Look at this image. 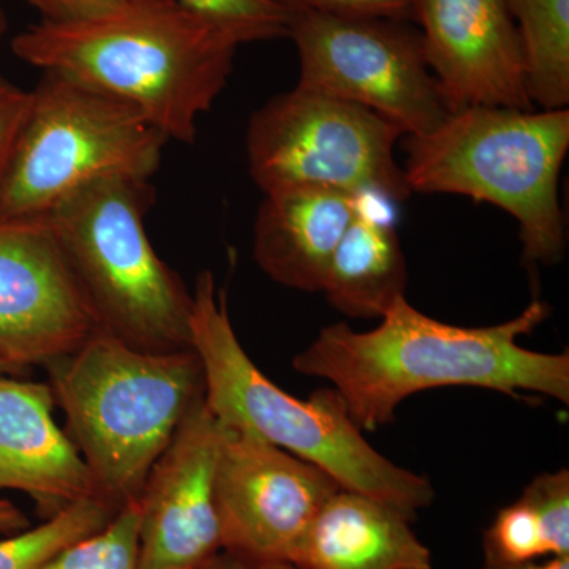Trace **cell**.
Segmentation results:
<instances>
[{"instance_id": "cell-16", "label": "cell", "mask_w": 569, "mask_h": 569, "mask_svg": "<svg viewBox=\"0 0 569 569\" xmlns=\"http://www.w3.org/2000/svg\"><path fill=\"white\" fill-rule=\"evenodd\" d=\"M299 569H432L410 520L373 498L339 489L296 546Z\"/></svg>"}, {"instance_id": "cell-25", "label": "cell", "mask_w": 569, "mask_h": 569, "mask_svg": "<svg viewBox=\"0 0 569 569\" xmlns=\"http://www.w3.org/2000/svg\"><path fill=\"white\" fill-rule=\"evenodd\" d=\"M31 100V91H24L0 74V183L20 141Z\"/></svg>"}, {"instance_id": "cell-8", "label": "cell", "mask_w": 569, "mask_h": 569, "mask_svg": "<svg viewBox=\"0 0 569 569\" xmlns=\"http://www.w3.org/2000/svg\"><path fill=\"white\" fill-rule=\"evenodd\" d=\"M403 134L397 123L362 104L296 86L250 118V176L263 193L328 187L399 203L411 194L395 159Z\"/></svg>"}, {"instance_id": "cell-4", "label": "cell", "mask_w": 569, "mask_h": 569, "mask_svg": "<svg viewBox=\"0 0 569 569\" xmlns=\"http://www.w3.org/2000/svg\"><path fill=\"white\" fill-rule=\"evenodd\" d=\"M47 367L97 498L118 512L140 498L153 463L204 396L200 358L192 348L140 350L99 328Z\"/></svg>"}, {"instance_id": "cell-2", "label": "cell", "mask_w": 569, "mask_h": 569, "mask_svg": "<svg viewBox=\"0 0 569 569\" xmlns=\"http://www.w3.org/2000/svg\"><path fill=\"white\" fill-rule=\"evenodd\" d=\"M238 47L176 0H129L70 24L40 21L11 41L21 61L133 104L186 144L227 86Z\"/></svg>"}, {"instance_id": "cell-15", "label": "cell", "mask_w": 569, "mask_h": 569, "mask_svg": "<svg viewBox=\"0 0 569 569\" xmlns=\"http://www.w3.org/2000/svg\"><path fill=\"white\" fill-rule=\"evenodd\" d=\"M362 198L312 186L264 193L254 220L258 266L284 287L317 293Z\"/></svg>"}, {"instance_id": "cell-19", "label": "cell", "mask_w": 569, "mask_h": 569, "mask_svg": "<svg viewBox=\"0 0 569 569\" xmlns=\"http://www.w3.org/2000/svg\"><path fill=\"white\" fill-rule=\"evenodd\" d=\"M114 515L99 498L74 501L36 529L0 539V569H40L71 542L104 529Z\"/></svg>"}, {"instance_id": "cell-30", "label": "cell", "mask_w": 569, "mask_h": 569, "mask_svg": "<svg viewBox=\"0 0 569 569\" xmlns=\"http://www.w3.org/2000/svg\"><path fill=\"white\" fill-rule=\"evenodd\" d=\"M7 28H9V21H7L6 9H3V2L0 0V39L6 36Z\"/></svg>"}, {"instance_id": "cell-32", "label": "cell", "mask_w": 569, "mask_h": 569, "mask_svg": "<svg viewBox=\"0 0 569 569\" xmlns=\"http://www.w3.org/2000/svg\"><path fill=\"white\" fill-rule=\"evenodd\" d=\"M263 569H299L293 567V565H276V567H268Z\"/></svg>"}, {"instance_id": "cell-11", "label": "cell", "mask_w": 569, "mask_h": 569, "mask_svg": "<svg viewBox=\"0 0 569 569\" xmlns=\"http://www.w3.org/2000/svg\"><path fill=\"white\" fill-rule=\"evenodd\" d=\"M99 328L47 217H0V361L48 366Z\"/></svg>"}, {"instance_id": "cell-5", "label": "cell", "mask_w": 569, "mask_h": 569, "mask_svg": "<svg viewBox=\"0 0 569 569\" xmlns=\"http://www.w3.org/2000/svg\"><path fill=\"white\" fill-rule=\"evenodd\" d=\"M569 149V111L500 107L455 111L433 132L406 141L411 193L467 194L496 204L520 227L523 260L556 264L567 236L559 178Z\"/></svg>"}, {"instance_id": "cell-29", "label": "cell", "mask_w": 569, "mask_h": 569, "mask_svg": "<svg viewBox=\"0 0 569 569\" xmlns=\"http://www.w3.org/2000/svg\"><path fill=\"white\" fill-rule=\"evenodd\" d=\"M482 569H569L568 557H552L548 561L537 563V561H527L518 565H486Z\"/></svg>"}, {"instance_id": "cell-13", "label": "cell", "mask_w": 569, "mask_h": 569, "mask_svg": "<svg viewBox=\"0 0 569 569\" xmlns=\"http://www.w3.org/2000/svg\"><path fill=\"white\" fill-rule=\"evenodd\" d=\"M427 66L451 112L531 111L518 29L505 0H417Z\"/></svg>"}, {"instance_id": "cell-6", "label": "cell", "mask_w": 569, "mask_h": 569, "mask_svg": "<svg viewBox=\"0 0 569 569\" xmlns=\"http://www.w3.org/2000/svg\"><path fill=\"white\" fill-rule=\"evenodd\" d=\"M153 200L149 179H103L70 194L47 220L103 329L140 350H186L192 293L149 241Z\"/></svg>"}, {"instance_id": "cell-10", "label": "cell", "mask_w": 569, "mask_h": 569, "mask_svg": "<svg viewBox=\"0 0 569 569\" xmlns=\"http://www.w3.org/2000/svg\"><path fill=\"white\" fill-rule=\"evenodd\" d=\"M339 489L313 463L224 429L216 470L220 545L253 569L291 565L296 546Z\"/></svg>"}, {"instance_id": "cell-26", "label": "cell", "mask_w": 569, "mask_h": 569, "mask_svg": "<svg viewBox=\"0 0 569 569\" xmlns=\"http://www.w3.org/2000/svg\"><path fill=\"white\" fill-rule=\"evenodd\" d=\"M39 11L41 21L50 24H70L102 17L129 0H24Z\"/></svg>"}, {"instance_id": "cell-18", "label": "cell", "mask_w": 569, "mask_h": 569, "mask_svg": "<svg viewBox=\"0 0 569 569\" xmlns=\"http://www.w3.org/2000/svg\"><path fill=\"white\" fill-rule=\"evenodd\" d=\"M515 21L531 103L545 111L569 103V0H505Z\"/></svg>"}, {"instance_id": "cell-7", "label": "cell", "mask_w": 569, "mask_h": 569, "mask_svg": "<svg viewBox=\"0 0 569 569\" xmlns=\"http://www.w3.org/2000/svg\"><path fill=\"white\" fill-rule=\"evenodd\" d=\"M6 178L0 217H47L70 194L111 178L149 179L167 137L133 104L43 71Z\"/></svg>"}, {"instance_id": "cell-17", "label": "cell", "mask_w": 569, "mask_h": 569, "mask_svg": "<svg viewBox=\"0 0 569 569\" xmlns=\"http://www.w3.org/2000/svg\"><path fill=\"white\" fill-rule=\"evenodd\" d=\"M362 198L350 227L329 261L321 293L351 318H381L406 298L407 264L388 216L370 211Z\"/></svg>"}, {"instance_id": "cell-1", "label": "cell", "mask_w": 569, "mask_h": 569, "mask_svg": "<svg viewBox=\"0 0 569 569\" xmlns=\"http://www.w3.org/2000/svg\"><path fill=\"white\" fill-rule=\"evenodd\" d=\"M550 316L542 301L519 317L488 328H460L425 316L400 298L373 331L346 323L326 326L295 370L331 381L359 429L377 430L395 419L407 397L440 387H477L503 395L538 392L569 403V356L527 350Z\"/></svg>"}, {"instance_id": "cell-3", "label": "cell", "mask_w": 569, "mask_h": 569, "mask_svg": "<svg viewBox=\"0 0 569 569\" xmlns=\"http://www.w3.org/2000/svg\"><path fill=\"white\" fill-rule=\"evenodd\" d=\"M190 348L200 358L204 403L224 429L250 433L326 471L340 488L417 518L436 490L429 479L370 447L337 389L299 400L272 383L239 343L227 296L209 271L198 276L190 312Z\"/></svg>"}, {"instance_id": "cell-28", "label": "cell", "mask_w": 569, "mask_h": 569, "mask_svg": "<svg viewBox=\"0 0 569 569\" xmlns=\"http://www.w3.org/2000/svg\"><path fill=\"white\" fill-rule=\"evenodd\" d=\"M193 569H253L249 567V565L244 563V561L236 559L234 556L228 552H216L213 556L209 557L204 561H201L198 567Z\"/></svg>"}, {"instance_id": "cell-31", "label": "cell", "mask_w": 569, "mask_h": 569, "mask_svg": "<svg viewBox=\"0 0 569 569\" xmlns=\"http://www.w3.org/2000/svg\"><path fill=\"white\" fill-rule=\"evenodd\" d=\"M2 376H18L17 370L11 369L6 362L0 361V377Z\"/></svg>"}, {"instance_id": "cell-12", "label": "cell", "mask_w": 569, "mask_h": 569, "mask_svg": "<svg viewBox=\"0 0 569 569\" xmlns=\"http://www.w3.org/2000/svg\"><path fill=\"white\" fill-rule=\"evenodd\" d=\"M223 433L203 396L153 463L138 498V569H193L222 549L216 470Z\"/></svg>"}, {"instance_id": "cell-24", "label": "cell", "mask_w": 569, "mask_h": 569, "mask_svg": "<svg viewBox=\"0 0 569 569\" xmlns=\"http://www.w3.org/2000/svg\"><path fill=\"white\" fill-rule=\"evenodd\" d=\"M288 13L317 11L340 17L388 18L415 21L417 0H276Z\"/></svg>"}, {"instance_id": "cell-27", "label": "cell", "mask_w": 569, "mask_h": 569, "mask_svg": "<svg viewBox=\"0 0 569 569\" xmlns=\"http://www.w3.org/2000/svg\"><path fill=\"white\" fill-rule=\"evenodd\" d=\"M31 529V522L20 508L9 500L0 498V533L14 535Z\"/></svg>"}, {"instance_id": "cell-9", "label": "cell", "mask_w": 569, "mask_h": 569, "mask_svg": "<svg viewBox=\"0 0 569 569\" xmlns=\"http://www.w3.org/2000/svg\"><path fill=\"white\" fill-rule=\"evenodd\" d=\"M288 37L298 48V86L362 104L410 137L451 114L427 66L421 33L408 21L296 11Z\"/></svg>"}, {"instance_id": "cell-23", "label": "cell", "mask_w": 569, "mask_h": 569, "mask_svg": "<svg viewBox=\"0 0 569 569\" xmlns=\"http://www.w3.org/2000/svg\"><path fill=\"white\" fill-rule=\"evenodd\" d=\"M520 500L541 520L550 557L569 556V471L542 473L523 490Z\"/></svg>"}, {"instance_id": "cell-21", "label": "cell", "mask_w": 569, "mask_h": 569, "mask_svg": "<svg viewBox=\"0 0 569 569\" xmlns=\"http://www.w3.org/2000/svg\"><path fill=\"white\" fill-rule=\"evenodd\" d=\"M238 44L288 37L290 13L276 0H176Z\"/></svg>"}, {"instance_id": "cell-22", "label": "cell", "mask_w": 569, "mask_h": 569, "mask_svg": "<svg viewBox=\"0 0 569 569\" xmlns=\"http://www.w3.org/2000/svg\"><path fill=\"white\" fill-rule=\"evenodd\" d=\"M486 565L527 563L548 557L545 530L537 512L519 500L498 511L486 531Z\"/></svg>"}, {"instance_id": "cell-20", "label": "cell", "mask_w": 569, "mask_h": 569, "mask_svg": "<svg viewBox=\"0 0 569 569\" xmlns=\"http://www.w3.org/2000/svg\"><path fill=\"white\" fill-rule=\"evenodd\" d=\"M140 507L130 501L108 526L59 550L40 569H138Z\"/></svg>"}, {"instance_id": "cell-14", "label": "cell", "mask_w": 569, "mask_h": 569, "mask_svg": "<svg viewBox=\"0 0 569 569\" xmlns=\"http://www.w3.org/2000/svg\"><path fill=\"white\" fill-rule=\"evenodd\" d=\"M50 385L0 377V489L28 493L44 518L97 498L91 471L52 418Z\"/></svg>"}]
</instances>
